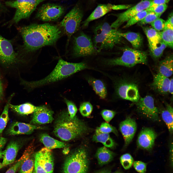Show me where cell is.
I'll return each mask as SVG.
<instances>
[{
	"instance_id": "8992f818",
	"label": "cell",
	"mask_w": 173,
	"mask_h": 173,
	"mask_svg": "<svg viewBox=\"0 0 173 173\" xmlns=\"http://www.w3.org/2000/svg\"><path fill=\"white\" fill-rule=\"evenodd\" d=\"M123 53L120 57L106 60L105 63L109 66L119 65L132 67L138 64H146L147 56L143 51L129 47L123 49Z\"/></svg>"
},
{
	"instance_id": "6f0895ef",
	"label": "cell",
	"mask_w": 173,
	"mask_h": 173,
	"mask_svg": "<svg viewBox=\"0 0 173 173\" xmlns=\"http://www.w3.org/2000/svg\"><path fill=\"white\" fill-rule=\"evenodd\" d=\"M170 149V160L172 166H173V143H172Z\"/></svg>"
},
{
	"instance_id": "d6a6232c",
	"label": "cell",
	"mask_w": 173,
	"mask_h": 173,
	"mask_svg": "<svg viewBox=\"0 0 173 173\" xmlns=\"http://www.w3.org/2000/svg\"><path fill=\"white\" fill-rule=\"evenodd\" d=\"M8 85L6 75L0 68V108L6 102V93Z\"/></svg>"
},
{
	"instance_id": "ab89813d",
	"label": "cell",
	"mask_w": 173,
	"mask_h": 173,
	"mask_svg": "<svg viewBox=\"0 0 173 173\" xmlns=\"http://www.w3.org/2000/svg\"><path fill=\"white\" fill-rule=\"evenodd\" d=\"M96 130L102 133L109 134L112 132L116 135H117L118 134L117 130L115 128L106 122L102 123L100 127L97 128Z\"/></svg>"
},
{
	"instance_id": "e575fe53",
	"label": "cell",
	"mask_w": 173,
	"mask_h": 173,
	"mask_svg": "<svg viewBox=\"0 0 173 173\" xmlns=\"http://www.w3.org/2000/svg\"><path fill=\"white\" fill-rule=\"evenodd\" d=\"M161 40L167 46L173 48V28H164L160 31H159Z\"/></svg>"
},
{
	"instance_id": "ac0fdd59",
	"label": "cell",
	"mask_w": 173,
	"mask_h": 173,
	"mask_svg": "<svg viewBox=\"0 0 173 173\" xmlns=\"http://www.w3.org/2000/svg\"><path fill=\"white\" fill-rule=\"evenodd\" d=\"M43 127L31 124L15 122L12 123L7 129L6 133L9 135L30 134L35 130L43 129Z\"/></svg>"
},
{
	"instance_id": "7402d4cb",
	"label": "cell",
	"mask_w": 173,
	"mask_h": 173,
	"mask_svg": "<svg viewBox=\"0 0 173 173\" xmlns=\"http://www.w3.org/2000/svg\"><path fill=\"white\" fill-rule=\"evenodd\" d=\"M111 5L112 4H110L99 5L86 19L83 22L82 25V28H86L90 22L102 17L111 11L112 10Z\"/></svg>"
},
{
	"instance_id": "7a4b0ae2",
	"label": "cell",
	"mask_w": 173,
	"mask_h": 173,
	"mask_svg": "<svg viewBox=\"0 0 173 173\" xmlns=\"http://www.w3.org/2000/svg\"><path fill=\"white\" fill-rule=\"evenodd\" d=\"M87 68L86 64L84 62L70 63L60 59L53 70L44 78L38 80L29 81L20 77L19 78L20 84L25 89L31 91L36 88L63 80Z\"/></svg>"
},
{
	"instance_id": "f35d334b",
	"label": "cell",
	"mask_w": 173,
	"mask_h": 173,
	"mask_svg": "<svg viewBox=\"0 0 173 173\" xmlns=\"http://www.w3.org/2000/svg\"><path fill=\"white\" fill-rule=\"evenodd\" d=\"M120 163L123 168L126 170L129 169L134 162V159L130 154L126 153L122 155L120 159Z\"/></svg>"
},
{
	"instance_id": "8d00e7d4",
	"label": "cell",
	"mask_w": 173,
	"mask_h": 173,
	"mask_svg": "<svg viewBox=\"0 0 173 173\" xmlns=\"http://www.w3.org/2000/svg\"><path fill=\"white\" fill-rule=\"evenodd\" d=\"M161 114L162 119L166 125L171 134L173 131V115L165 109L161 111Z\"/></svg>"
},
{
	"instance_id": "b9f144b4",
	"label": "cell",
	"mask_w": 173,
	"mask_h": 173,
	"mask_svg": "<svg viewBox=\"0 0 173 173\" xmlns=\"http://www.w3.org/2000/svg\"><path fill=\"white\" fill-rule=\"evenodd\" d=\"M93 109V106L91 103L88 102L82 103L80 105L79 111L81 115L84 117L89 116L91 113Z\"/></svg>"
},
{
	"instance_id": "9a60e30c",
	"label": "cell",
	"mask_w": 173,
	"mask_h": 173,
	"mask_svg": "<svg viewBox=\"0 0 173 173\" xmlns=\"http://www.w3.org/2000/svg\"><path fill=\"white\" fill-rule=\"evenodd\" d=\"M157 136L156 133L153 129L150 128H144L138 136L137 141L138 147L146 150H151Z\"/></svg>"
},
{
	"instance_id": "603a6c76",
	"label": "cell",
	"mask_w": 173,
	"mask_h": 173,
	"mask_svg": "<svg viewBox=\"0 0 173 173\" xmlns=\"http://www.w3.org/2000/svg\"><path fill=\"white\" fill-rule=\"evenodd\" d=\"M170 79L158 73L154 75L152 86L158 92L165 94L168 92Z\"/></svg>"
},
{
	"instance_id": "f1b7e54d",
	"label": "cell",
	"mask_w": 173,
	"mask_h": 173,
	"mask_svg": "<svg viewBox=\"0 0 173 173\" xmlns=\"http://www.w3.org/2000/svg\"><path fill=\"white\" fill-rule=\"evenodd\" d=\"M88 81L96 93L100 98L104 99L106 98L107 94V90L102 81L92 78H89Z\"/></svg>"
},
{
	"instance_id": "e0dca14e",
	"label": "cell",
	"mask_w": 173,
	"mask_h": 173,
	"mask_svg": "<svg viewBox=\"0 0 173 173\" xmlns=\"http://www.w3.org/2000/svg\"><path fill=\"white\" fill-rule=\"evenodd\" d=\"M35 154L33 142L26 148L23 154L24 159L19 173H32L34 168Z\"/></svg>"
},
{
	"instance_id": "4316f807",
	"label": "cell",
	"mask_w": 173,
	"mask_h": 173,
	"mask_svg": "<svg viewBox=\"0 0 173 173\" xmlns=\"http://www.w3.org/2000/svg\"><path fill=\"white\" fill-rule=\"evenodd\" d=\"M173 58L172 54L161 61L158 66V73L167 77L171 76L173 74Z\"/></svg>"
},
{
	"instance_id": "681fc988",
	"label": "cell",
	"mask_w": 173,
	"mask_h": 173,
	"mask_svg": "<svg viewBox=\"0 0 173 173\" xmlns=\"http://www.w3.org/2000/svg\"><path fill=\"white\" fill-rule=\"evenodd\" d=\"M34 170L35 173H48L38 159L35 157Z\"/></svg>"
},
{
	"instance_id": "e7e4bbea",
	"label": "cell",
	"mask_w": 173,
	"mask_h": 173,
	"mask_svg": "<svg viewBox=\"0 0 173 173\" xmlns=\"http://www.w3.org/2000/svg\"></svg>"
},
{
	"instance_id": "680465c9",
	"label": "cell",
	"mask_w": 173,
	"mask_h": 173,
	"mask_svg": "<svg viewBox=\"0 0 173 173\" xmlns=\"http://www.w3.org/2000/svg\"><path fill=\"white\" fill-rule=\"evenodd\" d=\"M63 148H64L62 151L63 153L65 154H68L70 150L69 148L67 147Z\"/></svg>"
},
{
	"instance_id": "ee69618b",
	"label": "cell",
	"mask_w": 173,
	"mask_h": 173,
	"mask_svg": "<svg viewBox=\"0 0 173 173\" xmlns=\"http://www.w3.org/2000/svg\"><path fill=\"white\" fill-rule=\"evenodd\" d=\"M65 102L67 106L68 112L70 117L73 118L76 116L77 109L75 104L72 102L65 99Z\"/></svg>"
},
{
	"instance_id": "7c38bea8",
	"label": "cell",
	"mask_w": 173,
	"mask_h": 173,
	"mask_svg": "<svg viewBox=\"0 0 173 173\" xmlns=\"http://www.w3.org/2000/svg\"><path fill=\"white\" fill-rule=\"evenodd\" d=\"M152 0H142L136 5L132 6L123 12L115 14L116 19L111 25L117 29L124 22H127L139 12L146 9L151 6Z\"/></svg>"
},
{
	"instance_id": "d6986e66",
	"label": "cell",
	"mask_w": 173,
	"mask_h": 173,
	"mask_svg": "<svg viewBox=\"0 0 173 173\" xmlns=\"http://www.w3.org/2000/svg\"><path fill=\"white\" fill-rule=\"evenodd\" d=\"M53 114L52 110L44 106H42L33 113L30 124L36 125L51 123L54 119Z\"/></svg>"
},
{
	"instance_id": "ffe728a7",
	"label": "cell",
	"mask_w": 173,
	"mask_h": 173,
	"mask_svg": "<svg viewBox=\"0 0 173 173\" xmlns=\"http://www.w3.org/2000/svg\"><path fill=\"white\" fill-rule=\"evenodd\" d=\"M22 146L21 142L17 141L10 142L3 153L2 163L3 167L13 163L15 161L19 150Z\"/></svg>"
},
{
	"instance_id": "44dd1931",
	"label": "cell",
	"mask_w": 173,
	"mask_h": 173,
	"mask_svg": "<svg viewBox=\"0 0 173 173\" xmlns=\"http://www.w3.org/2000/svg\"><path fill=\"white\" fill-rule=\"evenodd\" d=\"M36 157L48 173H53L54 162L52 151L45 147L35 153Z\"/></svg>"
},
{
	"instance_id": "83f0119b",
	"label": "cell",
	"mask_w": 173,
	"mask_h": 173,
	"mask_svg": "<svg viewBox=\"0 0 173 173\" xmlns=\"http://www.w3.org/2000/svg\"><path fill=\"white\" fill-rule=\"evenodd\" d=\"M104 34L112 38L121 42L123 37L119 34L117 29L112 28L109 24L105 22L98 25L96 28Z\"/></svg>"
},
{
	"instance_id": "277c9868",
	"label": "cell",
	"mask_w": 173,
	"mask_h": 173,
	"mask_svg": "<svg viewBox=\"0 0 173 173\" xmlns=\"http://www.w3.org/2000/svg\"><path fill=\"white\" fill-rule=\"evenodd\" d=\"M88 130L84 122L76 116L71 118L68 111H64L60 113L55 121L53 132L61 140L67 141L81 136Z\"/></svg>"
},
{
	"instance_id": "816d5d0a",
	"label": "cell",
	"mask_w": 173,
	"mask_h": 173,
	"mask_svg": "<svg viewBox=\"0 0 173 173\" xmlns=\"http://www.w3.org/2000/svg\"><path fill=\"white\" fill-rule=\"evenodd\" d=\"M170 0H152L151 6L155 5L166 4Z\"/></svg>"
},
{
	"instance_id": "be15d7a7",
	"label": "cell",
	"mask_w": 173,
	"mask_h": 173,
	"mask_svg": "<svg viewBox=\"0 0 173 173\" xmlns=\"http://www.w3.org/2000/svg\"><path fill=\"white\" fill-rule=\"evenodd\" d=\"M32 173H35L34 170V171H33Z\"/></svg>"
},
{
	"instance_id": "1f68e13d",
	"label": "cell",
	"mask_w": 173,
	"mask_h": 173,
	"mask_svg": "<svg viewBox=\"0 0 173 173\" xmlns=\"http://www.w3.org/2000/svg\"><path fill=\"white\" fill-rule=\"evenodd\" d=\"M92 140L95 142H100L107 148H113L115 143L109 133H101L96 130Z\"/></svg>"
},
{
	"instance_id": "91938a15",
	"label": "cell",
	"mask_w": 173,
	"mask_h": 173,
	"mask_svg": "<svg viewBox=\"0 0 173 173\" xmlns=\"http://www.w3.org/2000/svg\"><path fill=\"white\" fill-rule=\"evenodd\" d=\"M96 173H110V171L108 169H103Z\"/></svg>"
},
{
	"instance_id": "7bdbcfd3",
	"label": "cell",
	"mask_w": 173,
	"mask_h": 173,
	"mask_svg": "<svg viewBox=\"0 0 173 173\" xmlns=\"http://www.w3.org/2000/svg\"><path fill=\"white\" fill-rule=\"evenodd\" d=\"M167 7V4L152 5L146 9L149 12H153L161 15L166 10Z\"/></svg>"
},
{
	"instance_id": "836d02e7",
	"label": "cell",
	"mask_w": 173,
	"mask_h": 173,
	"mask_svg": "<svg viewBox=\"0 0 173 173\" xmlns=\"http://www.w3.org/2000/svg\"><path fill=\"white\" fill-rule=\"evenodd\" d=\"M142 29L148 38L149 44L156 45L161 40L159 31L154 28L143 27Z\"/></svg>"
},
{
	"instance_id": "d590c367",
	"label": "cell",
	"mask_w": 173,
	"mask_h": 173,
	"mask_svg": "<svg viewBox=\"0 0 173 173\" xmlns=\"http://www.w3.org/2000/svg\"><path fill=\"white\" fill-rule=\"evenodd\" d=\"M150 50L153 56L158 58L162 55L163 51L167 45L162 40L158 44L156 45L149 44Z\"/></svg>"
},
{
	"instance_id": "7dc6e473",
	"label": "cell",
	"mask_w": 173,
	"mask_h": 173,
	"mask_svg": "<svg viewBox=\"0 0 173 173\" xmlns=\"http://www.w3.org/2000/svg\"><path fill=\"white\" fill-rule=\"evenodd\" d=\"M133 166L135 170L140 173H145L146 171V163L139 161L133 162Z\"/></svg>"
},
{
	"instance_id": "6125c7cd",
	"label": "cell",
	"mask_w": 173,
	"mask_h": 173,
	"mask_svg": "<svg viewBox=\"0 0 173 173\" xmlns=\"http://www.w3.org/2000/svg\"><path fill=\"white\" fill-rule=\"evenodd\" d=\"M3 167V166L2 163H1L0 162V169L1 168Z\"/></svg>"
},
{
	"instance_id": "3957f363",
	"label": "cell",
	"mask_w": 173,
	"mask_h": 173,
	"mask_svg": "<svg viewBox=\"0 0 173 173\" xmlns=\"http://www.w3.org/2000/svg\"><path fill=\"white\" fill-rule=\"evenodd\" d=\"M27 64L15 51L12 41L0 34V68L6 75L19 78Z\"/></svg>"
},
{
	"instance_id": "5b68a950",
	"label": "cell",
	"mask_w": 173,
	"mask_h": 173,
	"mask_svg": "<svg viewBox=\"0 0 173 173\" xmlns=\"http://www.w3.org/2000/svg\"><path fill=\"white\" fill-rule=\"evenodd\" d=\"M46 0H15L6 2L7 5L15 8L16 10L12 19L4 25L10 28L13 25L17 24L21 20L28 18L37 6Z\"/></svg>"
},
{
	"instance_id": "6da1fadb",
	"label": "cell",
	"mask_w": 173,
	"mask_h": 173,
	"mask_svg": "<svg viewBox=\"0 0 173 173\" xmlns=\"http://www.w3.org/2000/svg\"><path fill=\"white\" fill-rule=\"evenodd\" d=\"M17 29L23 44L18 46L16 51L22 59L27 61L29 54L43 47L53 45L62 34L57 26L48 23L17 26Z\"/></svg>"
},
{
	"instance_id": "4fadbf2b",
	"label": "cell",
	"mask_w": 173,
	"mask_h": 173,
	"mask_svg": "<svg viewBox=\"0 0 173 173\" xmlns=\"http://www.w3.org/2000/svg\"><path fill=\"white\" fill-rule=\"evenodd\" d=\"M116 89L118 95L122 99L136 103L140 99L138 87L134 83L120 81L117 84Z\"/></svg>"
},
{
	"instance_id": "484cf974",
	"label": "cell",
	"mask_w": 173,
	"mask_h": 173,
	"mask_svg": "<svg viewBox=\"0 0 173 173\" xmlns=\"http://www.w3.org/2000/svg\"><path fill=\"white\" fill-rule=\"evenodd\" d=\"M113 153L107 147L104 146L98 148L96 154V156L98 164L102 166L111 162L113 158Z\"/></svg>"
},
{
	"instance_id": "9c48e42d",
	"label": "cell",
	"mask_w": 173,
	"mask_h": 173,
	"mask_svg": "<svg viewBox=\"0 0 173 173\" xmlns=\"http://www.w3.org/2000/svg\"><path fill=\"white\" fill-rule=\"evenodd\" d=\"M73 49V55L76 57L90 56L97 52L90 37L83 32L74 37Z\"/></svg>"
},
{
	"instance_id": "5bb4252c",
	"label": "cell",
	"mask_w": 173,
	"mask_h": 173,
	"mask_svg": "<svg viewBox=\"0 0 173 173\" xmlns=\"http://www.w3.org/2000/svg\"><path fill=\"white\" fill-rule=\"evenodd\" d=\"M93 44L97 52L103 49H111L121 42L111 38L95 28Z\"/></svg>"
},
{
	"instance_id": "f546056e",
	"label": "cell",
	"mask_w": 173,
	"mask_h": 173,
	"mask_svg": "<svg viewBox=\"0 0 173 173\" xmlns=\"http://www.w3.org/2000/svg\"><path fill=\"white\" fill-rule=\"evenodd\" d=\"M15 94L14 93H12L7 99L3 110L0 116V136L1 135L4 130L9 120L8 113L9 105Z\"/></svg>"
},
{
	"instance_id": "c3c4849f",
	"label": "cell",
	"mask_w": 173,
	"mask_h": 173,
	"mask_svg": "<svg viewBox=\"0 0 173 173\" xmlns=\"http://www.w3.org/2000/svg\"><path fill=\"white\" fill-rule=\"evenodd\" d=\"M24 159L23 155L16 162L9 168L5 173H16L19 169Z\"/></svg>"
},
{
	"instance_id": "cb8c5ba5",
	"label": "cell",
	"mask_w": 173,
	"mask_h": 173,
	"mask_svg": "<svg viewBox=\"0 0 173 173\" xmlns=\"http://www.w3.org/2000/svg\"><path fill=\"white\" fill-rule=\"evenodd\" d=\"M42 106H35L29 102H26L19 105H14L10 103V108L12 111L17 114L22 115H27L33 113L35 111L39 109Z\"/></svg>"
},
{
	"instance_id": "94428289",
	"label": "cell",
	"mask_w": 173,
	"mask_h": 173,
	"mask_svg": "<svg viewBox=\"0 0 173 173\" xmlns=\"http://www.w3.org/2000/svg\"><path fill=\"white\" fill-rule=\"evenodd\" d=\"M3 151L1 150L0 151V159L3 157Z\"/></svg>"
},
{
	"instance_id": "60d3db41",
	"label": "cell",
	"mask_w": 173,
	"mask_h": 173,
	"mask_svg": "<svg viewBox=\"0 0 173 173\" xmlns=\"http://www.w3.org/2000/svg\"><path fill=\"white\" fill-rule=\"evenodd\" d=\"M161 15L153 12H149L141 21L138 22L140 26L151 23L157 19L160 18Z\"/></svg>"
},
{
	"instance_id": "d4e9b609",
	"label": "cell",
	"mask_w": 173,
	"mask_h": 173,
	"mask_svg": "<svg viewBox=\"0 0 173 173\" xmlns=\"http://www.w3.org/2000/svg\"><path fill=\"white\" fill-rule=\"evenodd\" d=\"M40 140L45 147L50 149L63 148L68 146L65 143L53 138L46 133L41 134L40 136Z\"/></svg>"
},
{
	"instance_id": "74e56055",
	"label": "cell",
	"mask_w": 173,
	"mask_h": 173,
	"mask_svg": "<svg viewBox=\"0 0 173 173\" xmlns=\"http://www.w3.org/2000/svg\"><path fill=\"white\" fill-rule=\"evenodd\" d=\"M149 12L146 9L139 12L127 21L123 28H127L138 23L142 20Z\"/></svg>"
},
{
	"instance_id": "30bf717a",
	"label": "cell",
	"mask_w": 173,
	"mask_h": 173,
	"mask_svg": "<svg viewBox=\"0 0 173 173\" xmlns=\"http://www.w3.org/2000/svg\"><path fill=\"white\" fill-rule=\"evenodd\" d=\"M65 10L64 6L60 5L47 3L39 7L36 16L37 18L44 21H55L62 16Z\"/></svg>"
},
{
	"instance_id": "8fae6325",
	"label": "cell",
	"mask_w": 173,
	"mask_h": 173,
	"mask_svg": "<svg viewBox=\"0 0 173 173\" xmlns=\"http://www.w3.org/2000/svg\"><path fill=\"white\" fill-rule=\"evenodd\" d=\"M136 103L137 111L141 115L153 121H159V111L152 96L147 95L140 98Z\"/></svg>"
},
{
	"instance_id": "bcb514c9",
	"label": "cell",
	"mask_w": 173,
	"mask_h": 173,
	"mask_svg": "<svg viewBox=\"0 0 173 173\" xmlns=\"http://www.w3.org/2000/svg\"><path fill=\"white\" fill-rule=\"evenodd\" d=\"M116 113L115 111L107 109L103 110L101 112L102 117L107 122H109L114 117Z\"/></svg>"
},
{
	"instance_id": "f5cc1de1",
	"label": "cell",
	"mask_w": 173,
	"mask_h": 173,
	"mask_svg": "<svg viewBox=\"0 0 173 173\" xmlns=\"http://www.w3.org/2000/svg\"><path fill=\"white\" fill-rule=\"evenodd\" d=\"M7 141L6 138L0 136V151L2 150Z\"/></svg>"
},
{
	"instance_id": "4dcf8cb0",
	"label": "cell",
	"mask_w": 173,
	"mask_h": 173,
	"mask_svg": "<svg viewBox=\"0 0 173 173\" xmlns=\"http://www.w3.org/2000/svg\"><path fill=\"white\" fill-rule=\"evenodd\" d=\"M118 33L122 37L125 38L129 42L134 49H138L141 46L142 39L139 33L131 32L122 33L119 31Z\"/></svg>"
},
{
	"instance_id": "11a10c76",
	"label": "cell",
	"mask_w": 173,
	"mask_h": 173,
	"mask_svg": "<svg viewBox=\"0 0 173 173\" xmlns=\"http://www.w3.org/2000/svg\"><path fill=\"white\" fill-rule=\"evenodd\" d=\"M173 78H172L170 80V82L169 86L168 92L171 94H173Z\"/></svg>"
},
{
	"instance_id": "52a82bcc",
	"label": "cell",
	"mask_w": 173,
	"mask_h": 173,
	"mask_svg": "<svg viewBox=\"0 0 173 173\" xmlns=\"http://www.w3.org/2000/svg\"><path fill=\"white\" fill-rule=\"evenodd\" d=\"M89 161L86 150L83 148L75 151L66 158L63 173H86Z\"/></svg>"
},
{
	"instance_id": "db71d44e",
	"label": "cell",
	"mask_w": 173,
	"mask_h": 173,
	"mask_svg": "<svg viewBox=\"0 0 173 173\" xmlns=\"http://www.w3.org/2000/svg\"><path fill=\"white\" fill-rule=\"evenodd\" d=\"M166 22L173 26V15L172 12L170 14L167 19L166 21Z\"/></svg>"
},
{
	"instance_id": "f6af8a7d",
	"label": "cell",
	"mask_w": 173,
	"mask_h": 173,
	"mask_svg": "<svg viewBox=\"0 0 173 173\" xmlns=\"http://www.w3.org/2000/svg\"><path fill=\"white\" fill-rule=\"evenodd\" d=\"M166 21L160 18H158L150 23L154 29L158 31L163 30L164 28Z\"/></svg>"
},
{
	"instance_id": "f907efd6",
	"label": "cell",
	"mask_w": 173,
	"mask_h": 173,
	"mask_svg": "<svg viewBox=\"0 0 173 173\" xmlns=\"http://www.w3.org/2000/svg\"><path fill=\"white\" fill-rule=\"evenodd\" d=\"M132 6L131 5L121 4L115 5L112 4L111 8L112 10H119L123 9H127Z\"/></svg>"
},
{
	"instance_id": "2e32d148",
	"label": "cell",
	"mask_w": 173,
	"mask_h": 173,
	"mask_svg": "<svg viewBox=\"0 0 173 173\" xmlns=\"http://www.w3.org/2000/svg\"><path fill=\"white\" fill-rule=\"evenodd\" d=\"M137 128L135 121L130 117H127L120 123L119 129L124 140L125 146H127L132 140Z\"/></svg>"
},
{
	"instance_id": "9f6ffc18",
	"label": "cell",
	"mask_w": 173,
	"mask_h": 173,
	"mask_svg": "<svg viewBox=\"0 0 173 173\" xmlns=\"http://www.w3.org/2000/svg\"><path fill=\"white\" fill-rule=\"evenodd\" d=\"M166 109L169 111L172 115H173V108L171 106L167 103L165 104Z\"/></svg>"
},
{
	"instance_id": "ba28073f",
	"label": "cell",
	"mask_w": 173,
	"mask_h": 173,
	"mask_svg": "<svg viewBox=\"0 0 173 173\" xmlns=\"http://www.w3.org/2000/svg\"><path fill=\"white\" fill-rule=\"evenodd\" d=\"M83 16V12L79 7H74L65 16L60 23L69 39L71 37L80 29Z\"/></svg>"
}]
</instances>
